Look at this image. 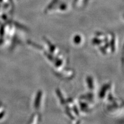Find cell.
I'll list each match as a JSON object with an SVG mask.
<instances>
[{
  "label": "cell",
  "instance_id": "obj_1",
  "mask_svg": "<svg viewBox=\"0 0 124 124\" xmlns=\"http://www.w3.org/2000/svg\"><path fill=\"white\" fill-rule=\"evenodd\" d=\"M45 40L46 43H47L49 51H50V53L53 54V55H59L60 52L59 48H57V46L54 45H53L52 43H51V42L49 41L48 40L46 39H45Z\"/></svg>",
  "mask_w": 124,
  "mask_h": 124
},
{
  "label": "cell",
  "instance_id": "obj_2",
  "mask_svg": "<svg viewBox=\"0 0 124 124\" xmlns=\"http://www.w3.org/2000/svg\"><path fill=\"white\" fill-rule=\"evenodd\" d=\"M42 93L41 91L38 92L36 95L35 100L34 102V107L35 108L36 110H38L40 108V102L42 98Z\"/></svg>",
  "mask_w": 124,
  "mask_h": 124
},
{
  "label": "cell",
  "instance_id": "obj_3",
  "mask_svg": "<svg viewBox=\"0 0 124 124\" xmlns=\"http://www.w3.org/2000/svg\"><path fill=\"white\" fill-rule=\"evenodd\" d=\"M73 71L71 69H67L66 71H62L59 73V76L64 78H71L73 76Z\"/></svg>",
  "mask_w": 124,
  "mask_h": 124
},
{
  "label": "cell",
  "instance_id": "obj_4",
  "mask_svg": "<svg viewBox=\"0 0 124 124\" xmlns=\"http://www.w3.org/2000/svg\"><path fill=\"white\" fill-rule=\"evenodd\" d=\"M82 40L83 38L80 35H76L73 37V43L76 45H80L82 42Z\"/></svg>",
  "mask_w": 124,
  "mask_h": 124
},
{
  "label": "cell",
  "instance_id": "obj_5",
  "mask_svg": "<svg viewBox=\"0 0 124 124\" xmlns=\"http://www.w3.org/2000/svg\"><path fill=\"white\" fill-rule=\"evenodd\" d=\"M86 81L87 82V85L88 88H90V90H93L95 87L93 78L91 77H88L86 78Z\"/></svg>",
  "mask_w": 124,
  "mask_h": 124
},
{
  "label": "cell",
  "instance_id": "obj_6",
  "mask_svg": "<svg viewBox=\"0 0 124 124\" xmlns=\"http://www.w3.org/2000/svg\"><path fill=\"white\" fill-rule=\"evenodd\" d=\"M39 114L38 113L34 114V115L32 117V118L31 119V121L29 122L30 123H37L38 122V121L39 120Z\"/></svg>",
  "mask_w": 124,
  "mask_h": 124
}]
</instances>
